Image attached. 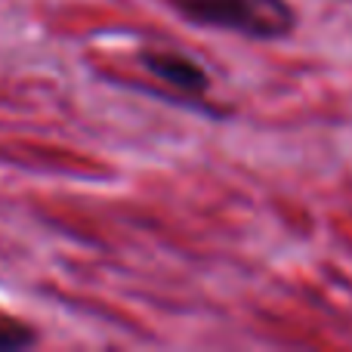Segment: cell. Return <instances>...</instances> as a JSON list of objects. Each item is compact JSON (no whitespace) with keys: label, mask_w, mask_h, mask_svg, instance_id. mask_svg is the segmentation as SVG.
Here are the masks:
<instances>
[{"label":"cell","mask_w":352,"mask_h":352,"mask_svg":"<svg viewBox=\"0 0 352 352\" xmlns=\"http://www.w3.org/2000/svg\"><path fill=\"white\" fill-rule=\"evenodd\" d=\"M170 3L195 25L226 28L260 41L287 34L297 22L287 0H170Z\"/></svg>","instance_id":"6da1fadb"},{"label":"cell","mask_w":352,"mask_h":352,"mask_svg":"<svg viewBox=\"0 0 352 352\" xmlns=\"http://www.w3.org/2000/svg\"><path fill=\"white\" fill-rule=\"evenodd\" d=\"M142 65L158 80H164V84H170L182 93H204L207 84H210L204 68L182 53H146Z\"/></svg>","instance_id":"7a4b0ae2"},{"label":"cell","mask_w":352,"mask_h":352,"mask_svg":"<svg viewBox=\"0 0 352 352\" xmlns=\"http://www.w3.org/2000/svg\"><path fill=\"white\" fill-rule=\"evenodd\" d=\"M34 340H37V334L28 324H16V322L0 318V349H22V346H31Z\"/></svg>","instance_id":"3957f363"}]
</instances>
